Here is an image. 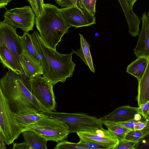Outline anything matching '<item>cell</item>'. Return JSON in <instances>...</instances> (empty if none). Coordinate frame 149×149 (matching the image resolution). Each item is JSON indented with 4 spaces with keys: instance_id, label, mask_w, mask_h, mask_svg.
<instances>
[{
    "instance_id": "1",
    "label": "cell",
    "mask_w": 149,
    "mask_h": 149,
    "mask_svg": "<svg viewBox=\"0 0 149 149\" xmlns=\"http://www.w3.org/2000/svg\"><path fill=\"white\" fill-rule=\"evenodd\" d=\"M0 91L15 114L45 110L31 93L30 80L25 75L8 70L0 80Z\"/></svg>"
},
{
    "instance_id": "2",
    "label": "cell",
    "mask_w": 149,
    "mask_h": 149,
    "mask_svg": "<svg viewBox=\"0 0 149 149\" xmlns=\"http://www.w3.org/2000/svg\"><path fill=\"white\" fill-rule=\"evenodd\" d=\"M35 47L40 58L42 75L54 86L64 83L72 77L76 64L72 61L73 53L62 54L47 45L36 31L31 34Z\"/></svg>"
},
{
    "instance_id": "3",
    "label": "cell",
    "mask_w": 149,
    "mask_h": 149,
    "mask_svg": "<svg viewBox=\"0 0 149 149\" xmlns=\"http://www.w3.org/2000/svg\"><path fill=\"white\" fill-rule=\"evenodd\" d=\"M35 24L42 41L54 50L71 27L65 20L60 9L49 3H44L42 14L36 16Z\"/></svg>"
},
{
    "instance_id": "4",
    "label": "cell",
    "mask_w": 149,
    "mask_h": 149,
    "mask_svg": "<svg viewBox=\"0 0 149 149\" xmlns=\"http://www.w3.org/2000/svg\"><path fill=\"white\" fill-rule=\"evenodd\" d=\"M41 113L66 125L70 133L90 131L102 127L98 118L84 113H66L44 110Z\"/></svg>"
},
{
    "instance_id": "5",
    "label": "cell",
    "mask_w": 149,
    "mask_h": 149,
    "mask_svg": "<svg viewBox=\"0 0 149 149\" xmlns=\"http://www.w3.org/2000/svg\"><path fill=\"white\" fill-rule=\"evenodd\" d=\"M16 114L10 109L7 100L0 91V135L8 145L13 143L22 132Z\"/></svg>"
},
{
    "instance_id": "6",
    "label": "cell",
    "mask_w": 149,
    "mask_h": 149,
    "mask_svg": "<svg viewBox=\"0 0 149 149\" xmlns=\"http://www.w3.org/2000/svg\"><path fill=\"white\" fill-rule=\"evenodd\" d=\"M26 130L36 133L47 141L57 142L65 140L70 134L66 125L47 116L24 130Z\"/></svg>"
},
{
    "instance_id": "7",
    "label": "cell",
    "mask_w": 149,
    "mask_h": 149,
    "mask_svg": "<svg viewBox=\"0 0 149 149\" xmlns=\"http://www.w3.org/2000/svg\"><path fill=\"white\" fill-rule=\"evenodd\" d=\"M31 93L45 110L56 111V103L54 86L48 80L38 75L30 80Z\"/></svg>"
},
{
    "instance_id": "8",
    "label": "cell",
    "mask_w": 149,
    "mask_h": 149,
    "mask_svg": "<svg viewBox=\"0 0 149 149\" xmlns=\"http://www.w3.org/2000/svg\"><path fill=\"white\" fill-rule=\"evenodd\" d=\"M35 15L32 8L26 6L6 11L4 15L3 21L14 28H20L24 32L29 33L33 30Z\"/></svg>"
},
{
    "instance_id": "9",
    "label": "cell",
    "mask_w": 149,
    "mask_h": 149,
    "mask_svg": "<svg viewBox=\"0 0 149 149\" xmlns=\"http://www.w3.org/2000/svg\"><path fill=\"white\" fill-rule=\"evenodd\" d=\"M16 29L3 21L0 22V46H6L12 52L25 74L20 59L24 50L20 36L17 34Z\"/></svg>"
},
{
    "instance_id": "10",
    "label": "cell",
    "mask_w": 149,
    "mask_h": 149,
    "mask_svg": "<svg viewBox=\"0 0 149 149\" xmlns=\"http://www.w3.org/2000/svg\"><path fill=\"white\" fill-rule=\"evenodd\" d=\"M62 15L71 27L89 26L96 24L95 16L82 7L72 6L60 9Z\"/></svg>"
},
{
    "instance_id": "11",
    "label": "cell",
    "mask_w": 149,
    "mask_h": 149,
    "mask_svg": "<svg viewBox=\"0 0 149 149\" xmlns=\"http://www.w3.org/2000/svg\"><path fill=\"white\" fill-rule=\"evenodd\" d=\"M139 114V107L124 106L116 108L98 120L102 124L105 122L118 123L133 119Z\"/></svg>"
},
{
    "instance_id": "12",
    "label": "cell",
    "mask_w": 149,
    "mask_h": 149,
    "mask_svg": "<svg viewBox=\"0 0 149 149\" xmlns=\"http://www.w3.org/2000/svg\"><path fill=\"white\" fill-rule=\"evenodd\" d=\"M141 19L142 26L138 35L136 45L134 49V54L136 57H148L149 56V19L146 12L143 13Z\"/></svg>"
},
{
    "instance_id": "13",
    "label": "cell",
    "mask_w": 149,
    "mask_h": 149,
    "mask_svg": "<svg viewBox=\"0 0 149 149\" xmlns=\"http://www.w3.org/2000/svg\"><path fill=\"white\" fill-rule=\"evenodd\" d=\"M0 58L3 68H7L17 73L25 75L16 57L7 47L0 46Z\"/></svg>"
},
{
    "instance_id": "14",
    "label": "cell",
    "mask_w": 149,
    "mask_h": 149,
    "mask_svg": "<svg viewBox=\"0 0 149 149\" xmlns=\"http://www.w3.org/2000/svg\"><path fill=\"white\" fill-rule=\"evenodd\" d=\"M138 81L136 100L139 107L149 101V56L146 70L141 79Z\"/></svg>"
},
{
    "instance_id": "15",
    "label": "cell",
    "mask_w": 149,
    "mask_h": 149,
    "mask_svg": "<svg viewBox=\"0 0 149 149\" xmlns=\"http://www.w3.org/2000/svg\"><path fill=\"white\" fill-rule=\"evenodd\" d=\"M20 59L25 75L29 80L42 75V65L33 61L24 52L21 54Z\"/></svg>"
},
{
    "instance_id": "16",
    "label": "cell",
    "mask_w": 149,
    "mask_h": 149,
    "mask_svg": "<svg viewBox=\"0 0 149 149\" xmlns=\"http://www.w3.org/2000/svg\"><path fill=\"white\" fill-rule=\"evenodd\" d=\"M46 116L41 113L35 112H25L16 114L17 122L22 131Z\"/></svg>"
},
{
    "instance_id": "17",
    "label": "cell",
    "mask_w": 149,
    "mask_h": 149,
    "mask_svg": "<svg viewBox=\"0 0 149 149\" xmlns=\"http://www.w3.org/2000/svg\"><path fill=\"white\" fill-rule=\"evenodd\" d=\"M148 63V57L140 56L137 57L135 60L127 66L126 72L136 77L138 81L144 75Z\"/></svg>"
},
{
    "instance_id": "18",
    "label": "cell",
    "mask_w": 149,
    "mask_h": 149,
    "mask_svg": "<svg viewBox=\"0 0 149 149\" xmlns=\"http://www.w3.org/2000/svg\"><path fill=\"white\" fill-rule=\"evenodd\" d=\"M20 39L24 52L33 61L41 65V58L35 47L31 34L24 32Z\"/></svg>"
},
{
    "instance_id": "19",
    "label": "cell",
    "mask_w": 149,
    "mask_h": 149,
    "mask_svg": "<svg viewBox=\"0 0 149 149\" xmlns=\"http://www.w3.org/2000/svg\"><path fill=\"white\" fill-rule=\"evenodd\" d=\"M79 35L80 36V48L77 51L72 50V53L79 56L91 71L95 73V70L90 49V45L82 34L79 33Z\"/></svg>"
},
{
    "instance_id": "20",
    "label": "cell",
    "mask_w": 149,
    "mask_h": 149,
    "mask_svg": "<svg viewBox=\"0 0 149 149\" xmlns=\"http://www.w3.org/2000/svg\"><path fill=\"white\" fill-rule=\"evenodd\" d=\"M24 141L27 142L32 149H47V141L36 134L29 130H24L22 132Z\"/></svg>"
},
{
    "instance_id": "21",
    "label": "cell",
    "mask_w": 149,
    "mask_h": 149,
    "mask_svg": "<svg viewBox=\"0 0 149 149\" xmlns=\"http://www.w3.org/2000/svg\"><path fill=\"white\" fill-rule=\"evenodd\" d=\"M116 123L132 130L149 129V120L144 118L140 114L132 120Z\"/></svg>"
},
{
    "instance_id": "22",
    "label": "cell",
    "mask_w": 149,
    "mask_h": 149,
    "mask_svg": "<svg viewBox=\"0 0 149 149\" xmlns=\"http://www.w3.org/2000/svg\"><path fill=\"white\" fill-rule=\"evenodd\" d=\"M77 134L79 137H84L103 144H108L113 146L116 149L119 140L105 138L92 134L88 131L79 132Z\"/></svg>"
},
{
    "instance_id": "23",
    "label": "cell",
    "mask_w": 149,
    "mask_h": 149,
    "mask_svg": "<svg viewBox=\"0 0 149 149\" xmlns=\"http://www.w3.org/2000/svg\"><path fill=\"white\" fill-rule=\"evenodd\" d=\"M80 140L77 143L79 146L85 149H114V147L110 145L103 144L84 137H79Z\"/></svg>"
},
{
    "instance_id": "24",
    "label": "cell",
    "mask_w": 149,
    "mask_h": 149,
    "mask_svg": "<svg viewBox=\"0 0 149 149\" xmlns=\"http://www.w3.org/2000/svg\"><path fill=\"white\" fill-rule=\"evenodd\" d=\"M103 124L106 127L108 130L116 136L119 141L124 139L126 134L131 130L116 123L105 122Z\"/></svg>"
},
{
    "instance_id": "25",
    "label": "cell",
    "mask_w": 149,
    "mask_h": 149,
    "mask_svg": "<svg viewBox=\"0 0 149 149\" xmlns=\"http://www.w3.org/2000/svg\"><path fill=\"white\" fill-rule=\"evenodd\" d=\"M148 133L149 129L143 130H131L126 134L124 139L132 141L138 142Z\"/></svg>"
},
{
    "instance_id": "26",
    "label": "cell",
    "mask_w": 149,
    "mask_h": 149,
    "mask_svg": "<svg viewBox=\"0 0 149 149\" xmlns=\"http://www.w3.org/2000/svg\"><path fill=\"white\" fill-rule=\"evenodd\" d=\"M91 133L98 136L111 139L118 140L116 136L109 130H106L103 127L88 131Z\"/></svg>"
},
{
    "instance_id": "27",
    "label": "cell",
    "mask_w": 149,
    "mask_h": 149,
    "mask_svg": "<svg viewBox=\"0 0 149 149\" xmlns=\"http://www.w3.org/2000/svg\"><path fill=\"white\" fill-rule=\"evenodd\" d=\"M96 0H79L78 6L86 9L91 14L95 16Z\"/></svg>"
},
{
    "instance_id": "28",
    "label": "cell",
    "mask_w": 149,
    "mask_h": 149,
    "mask_svg": "<svg viewBox=\"0 0 149 149\" xmlns=\"http://www.w3.org/2000/svg\"><path fill=\"white\" fill-rule=\"evenodd\" d=\"M54 149H85L78 145L77 143L70 142L63 140L58 142Z\"/></svg>"
},
{
    "instance_id": "29",
    "label": "cell",
    "mask_w": 149,
    "mask_h": 149,
    "mask_svg": "<svg viewBox=\"0 0 149 149\" xmlns=\"http://www.w3.org/2000/svg\"><path fill=\"white\" fill-rule=\"evenodd\" d=\"M138 142L124 139L119 141L116 149H135Z\"/></svg>"
},
{
    "instance_id": "30",
    "label": "cell",
    "mask_w": 149,
    "mask_h": 149,
    "mask_svg": "<svg viewBox=\"0 0 149 149\" xmlns=\"http://www.w3.org/2000/svg\"><path fill=\"white\" fill-rule=\"evenodd\" d=\"M135 149H149V133L138 142Z\"/></svg>"
},
{
    "instance_id": "31",
    "label": "cell",
    "mask_w": 149,
    "mask_h": 149,
    "mask_svg": "<svg viewBox=\"0 0 149 149\" xmlns=\"http://www.w3.org/2000/svg\"><path fill=\"white\" fill-rule=\"evenodd\" d=\"M140 114L144 118L146 119L147 116L149 113V101L139 107Z\"/></svg>"
},
{
    "instance_id": "32",
    "label": "cell",
    "mask_w": 149,
    "mask_h": 149,
    "mask_svg": "<svg viewBox=\"0 0 149 149\" xmlns=\"http://www.w3.org/2000/svg\"><path fill=\"white\" fill-rule=\"evenodd\" d=\"M13 149H32V148L26 142L21 143H13Z\"/></svg>"
},
{
    "instance_id": "33",
    "label": "cell",
    "mask_w": 149,
    "mask_h": 149,
    "mask_svg": "<svg viewBox=\"0 0 149 149\" xmlns=\"http://www.w3.org/2000/svg\"><path fill=\"white\" fill-rule=\"evenodd\" d=\"M30 4L36 16H39L38 13L36 0H27Z\"/></svg>"
},
{
    "instance_id": "34",
    "label": "cell",
    "mask_w": 149,
    "mask_h": 149,
    "mask_svg": "<svg viewBox=\"0 0 149 149\" xmlns=\"http://www.w3.org/2000/svg\"><path fill=\"white\" fill-rule=\"evenodd\" d=\"M137 0H123L129 11L133 12V7L134 3Z\"/></svg>"
},
{
    "instance_id": "35",
    "label": "cell",
    "mask_w": 149,
    "mask_h": 149,
    "mask_svg": "<svg viewBox=\"0 0 149 149\" xmlns=\"http://www.w3.org/2000/svg\"><path fill=\"white\" fill-rule=\"evenodd\" d=\"M37 6L39 15V16L41 14L43 11V6L44 4L43 0H36Z\"/></svg>"
},
{
    "instance_id": "36",
    "label": "cell",
    "mask_w": 149,
    "mask_h": 149,
    "mask_svg": "<svg viewBox=\"0 0 149 149\" xmlns=\"http://www.w3.org/2000/svg\"><path fill=\"white\" fill-rule=\"evenodd\" d=\"M12 1V0H0V8H5L8 3Z\"/></svg>"
},
{
    "instance_id": "37",
    "label": "cell",
    "mask_w": 149,
    "mask_h": 149,
    "mask_svg": "<svg viewBox=\"0 0 149 149\" xmlns=\"http://www.w3.org/2000/svg\"><path fill=\"white\" fill-rule=\"evenodd\" d=\"M0 146L1 149H4L6 148L5 146V144L4 142H5L1 136L0 135Z\"/></svg>"
},
{
    "instance_id": "38",
    "label": "cell",
    "mask_w": 149,
    "mask_h": 149,
    "mask_svg": "<svg viewBox=\"0 0 149 149\" xmlns=\"http://www.w3.org/2000/svg\"><path fill=\"white\" fill-rule=\"evenodd\" d=\"M146 119L149 120V113L147 116Z\"/></svg>"
},
{
    "instance_id": "39",
    "label": "cell",
    "mask_w": 149,
    "mask_h": 149,
    "mask_svg": "<svg viewBox=\"0 0 149 149\" xmlns=\"http://www.w3.org/2000/svg\"><path fill=\"white\" fill-rule=\"evenodd\" d=\"M147 15L148 17V19H149V12L147 13Z\"/></svg>"
},
{
    "instance_id": "40",
    "label": "cell",
    "mask_w": 149,
    "mask_h": 149,
    "mask_svg": "<svg viewBox=\"0 0 149 149\" xmlns=\"http://www.w3.org/2000/svg\"><path fill=\"white\" fill-rule=\"evenodd\" d=\"M55 0L56 1H60V0Z\"/></svg>"
},
{
    "instance_id": "41",
    "label": "cell",
    "mask_w": 149,
    "mask_h": 149,
    "mask_svg": "<svg viewBox=\"0 0 149 149\" xmlns=\"http://www.w3.org/2000/svg\"><path fill=\"white\" fill-rule=\"evenodd\" d=\"M79 0H78V2H79Z\"/></svg>"
}]
</instances>
